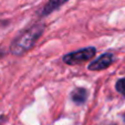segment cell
I'll return each instance as SVG.
<instances>
[{"instance_id":"cell-1","label":"cell","mask_w":125,"mask_h":125,"mask_svg":"<svg viewBox=\"0 0 125 125\" xmlns=\"http://www.w3.org/2000/svg\"><path fill=\"white\" fill-rule=\"evenodd\" d=\"M43 30V24H35L28 31H26L21 37L17 38L11 45V51L13 52V54H22L23 52L28 51L42 34Z\"/></svg>"},{"instance_id":"cell-2","label":"cell","mask_w":125,"mask_h":125,"mask_svg":"<svg viewBox=\"0 0 125 125\" xmlns=\"http://www.w3.org/2000/svg\"><path fill=\"white\" fill-rule=\"evenodd\" d=\"M96 53V50L93 47H89V48H84V49H81L79 51L72 52V53H69L65 57L63 58V61L66 64H78V63H82L84 61L92 59L93 57Z\"/></svg>"},{"instance_id":"cell-3","label":"cell","mask_w":125,"mask_h":125,"mask_svg":"<svg viewBox=\"0 0 125 125\" xmlns=\"http://www.w3.org/2000/svg\"><path fill=\"white\" fill-rule=\"evenodd\" d=\"M114 60V55L112 53H104L102 54L99 59H96L95 61H93L92 63L89 64V70L91 71H101L103 69L109 68L112 64Z\"/></svg>"},{"instance_id":"cell-4","label":"cell","mask_w":125,"mask_h":125,"mask_svg":"<svg viewBox=\"0 0 125 125\" xmlns=\"http://www.w3.org/2000/svg\"><path fill=\"white\" fill-rule=\"evenodd\" d=\"M87 97V91L83 87H78L75 90L72 91L71 93V99L75 104H83L85 101H86Z\"/></svg>"},{"instance_id":"cell-5","label":"cell","mask_w":125,"mask_h":125,"mask_svg":"<svg viewBox=\"0 0 125 125\" xmlns=\"http://www.w3.org/2000/svg\"><path fill=\"white\" fill-rule=\"evenodd\" d=\"M66 1H68V0H50L49 2L47 3V6L43 8L42 14L43 16H47V14L51 13L52 11L57 10L60 6H62L63 3H65Z\"/></svg>"},{"instance_id":"cell-6","label":"cell","mask_w":125,"mask_h":125,"mask_svg":"<svg viewBox=\"0 0 125 125\" xmlns=\"http://www.w3.org/2000/svg\"><path fill=\"white\" fill-rule=\"evenodd\" d=\"M116 90L125 97V79H121L116 82Z\"/></svg>"},{"instance_id":"cell-7","label":"cell","mask_w":125,"mask_h":125,"mask_svg":"<svg viewBox=\"0 0 125 125\" xmlns=\"http://www.w3.org/2000/svg\"><path fill=\"white\" fill-rule=\"evenodd\" d=\"M2 121H3V117H2V116H1V117H0V125H1V123H2Z\"/></svg>"},{"instance_id":"cell-8","label":"cell","mask_w":125,"mask_h":125,"mask_svg":"<svg viewBox=\"0 0 125 125\" xmlns=\"http://www.w3.org/2000/svg\"><path fill=\"white\" fill-rule=\"evenodd\" d=\"M123 121H124V124H125V113H124V115H123Z\"/></svg>"},{"instance_id":"cell-9","label":"cell","mask_w":125,"mask_h":125,"mask_svg":"<svg viewBox=\"0 0 125 125\" xmlns=\"http://www.w3.org/2000/svg\"><path fill=\"white\" fill-rule=\"evenodd\" d=\"M109 125H116V124H109Z\"/></svg>"}]
</instances>
